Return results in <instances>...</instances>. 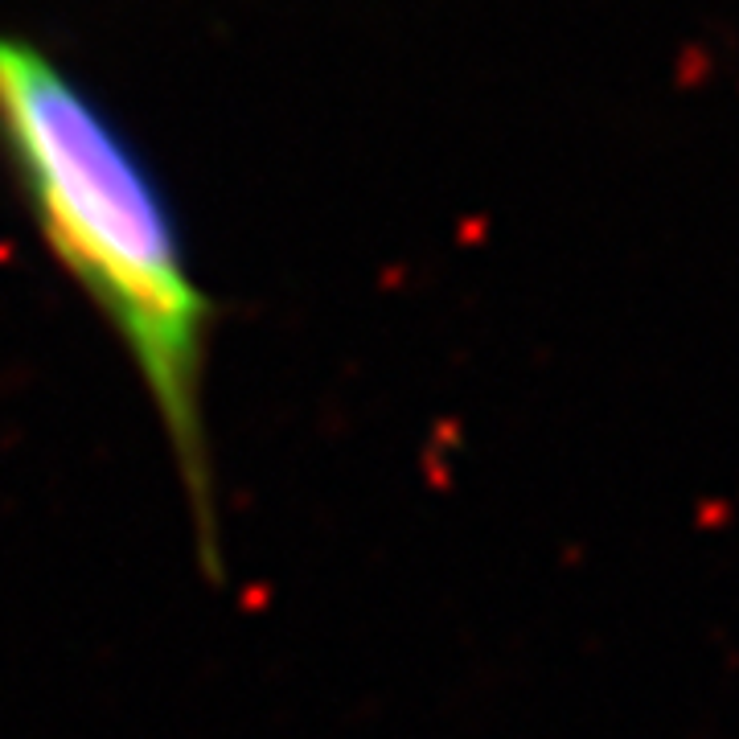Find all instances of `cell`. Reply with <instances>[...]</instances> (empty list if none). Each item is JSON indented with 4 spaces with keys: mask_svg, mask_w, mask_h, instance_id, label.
Masks as SVG:
<instances>
[{
    "mask_svg": "<svg viewBox=\"0 0 739 739\" xmlns=\"http://www.w3.org/2000/svg\"><path fill=\"white\" fill-rule=\"evenodd\" d=\"M0 148L50 255L120 337L214 575L222 563L206 427L214 304L193 276L165 189L120 124L21 37H0Z\"/></svg>",
    "mask_w": 739,
    "mask_h": 739,
    "instance_id": "6da1fadb",
    "label": "cell"
}]
</instances>
